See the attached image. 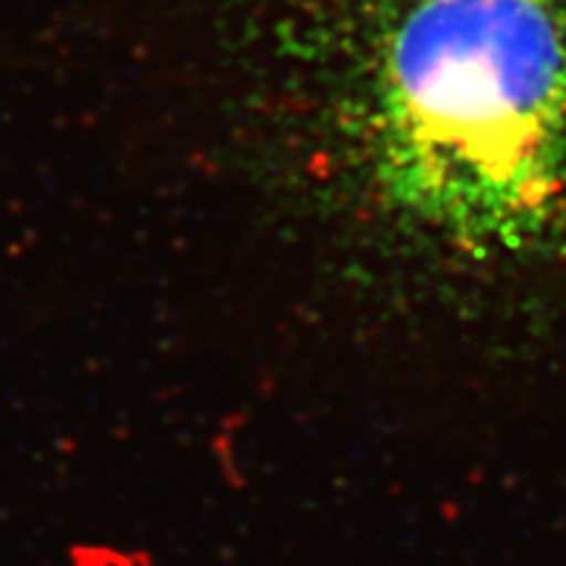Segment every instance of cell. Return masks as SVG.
I'll return each instance as SVG.
<instances>
[{
    "instance_id": "6da1fadb",
    "label": "cell",
    "mask_w": 566,
    "mask_h": 566,
    "mask_svg": "<svg viewBox=\"0 0 566 566\" xmlns=\"http://www.w3.org/2000/svg\"><path fill=\"white\" fill-rule=\"evenodd\" d=\"M359 113L384 192L446 237L566 231V0H380Z\"/></svg>"
}]
</instances>
